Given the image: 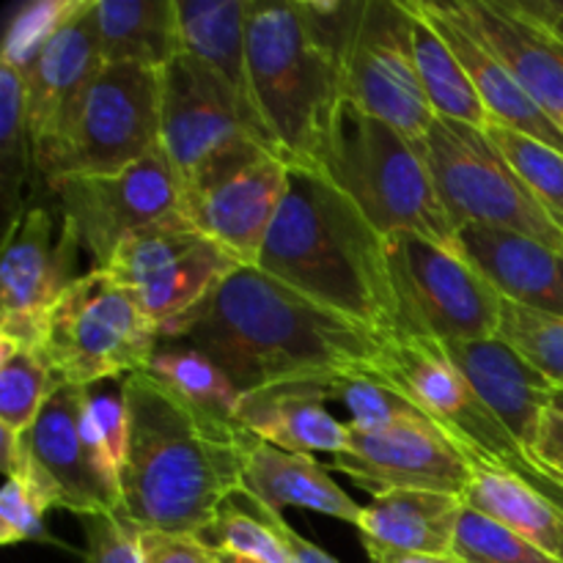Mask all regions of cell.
Returning a JSON list of instances; mask_svg holds the SVG:
<instances>
[{
    "instance_id": "42",
    "label": "cell",
    "mask_w": 563,
    "mask_h": 563,
    "mask_svg": "<svg viewBox=\"0 0 563 563\" xmlns=\"http://www.w3.org/2000/svg\"><path fill=\"white\" fill-rule=\"evenodd\" d=\"M141 553L143 563H218L203 539L159 531H141Z\"/></svg>"
},
{
    "instance_id": "22",
    "label": "cell",
    "mask_w": 563,
    "mask_h": 563,
    "mask_svg": "<svg viewBox=\"0 0 563 563\" xmlns=\"http://www.w3.org/2000/svg\"><path fill=\"white\" fill-rule=\"evenodd\" d=\"M335 383H286L242 394L236 423L253 440L291 454H341L350 443V423L324 407Z\"/></svg>"
},
{
    "instance_id": "27",
    "label": "cell",
    "mask_w": 563,
    "mask_h": 563,
    "mask_svg": "<svg viewBox=\"0 0 563 563\" xmlns=\"http://www.w3.org/2000/svg\"><path fill=\"white\" fill-rule=\"evenodd\" d=\"M104 64L165 69L185 53L176 0H97Z\"/></svg>"
},
{
    "instance_id": "1",
    "label": "cell",
    "mask_w": 563,
    "mask_h": 563,
    "mask_svg": "<svg viewBox=\"0 0 563 563\" xmlns=\"http://www.w3.org/2000/svg\"><path fill=\"white\" fill-rule=\"evenodd\" d=\"M159 341L203 352L240 394L286 383L372 377L383 335L317 306L258 267H240Z\"/></svg>"
},
{
    "instance_id": "30",
    "label": "cell",
    "mask_w": 563,
    "mask_h": 563,
    "mask_svg": "<svg viewBox=\"0 0 563 563\" xmlns=\"http://www.w3.org/2000/svg\"><path fill=\"white\" fill-rule=\"evenodd\" d=\"M176 9L185 53L212 66L247 99L251 0H176Z\"/></svg>"
},
{
    "instance_id": "21",
    "label": "cell",
    "mask_w": 563,
    "mask_h": 563,
    "mask_svg": "<svg viewBox=\"0 0 563 563\" xmlns=\"http://www.w3.org/2000/svg\"><path fill=\"white\" fill-rule=\"evenodd\" d=\"M462 256L504 300L563 319V253L531 236L487 225L460 229Z\"/></svg>"
},
{
    "instance_id": "10",
    "label": "cell",
    "mask_w": 563,
    "mask_h": 563,
    "mask_svg": "<svg viewBox=\"0 0 563 563\" xmlns=\"http://www.w3.org/2000/svg\"><path fill=\"white\" fill-rule=\"evenodd\" d=\"M372 379L388 385L416 405L465 451L473 465L515 471L520 476L531 471L526 451L484 405L440 341L418 335L388 339Z\"/></svg>"
},
{
    "instance_id": "5",
    "label": "cell",
    "mask_w": 563,
    "mask_h": 563,
    "mask_svg": "<svg viewBox=\"0 0 563 563\" xmlns=\"http://www.w3.org/2000/svg\"><path fill=\"white\" fill-rule=\"evenodd\" d=\"M313 170L339 187L383 236L410 231L462 256L460 231L440 201L423 141L344 99Z\"/></svg>"
},
{
    "instance_id": "16",
    "label": "cell",
    "mask_w": 563,
    "mask_h": 563,
    "mask_svg": "<svg viewBox=\"0 0 563 563\" xmlns=\"http://www.w3.org/2000/svg\"><path fill=\"white\" fill-rule=\"evenodd\" d=\"M333 471L372 495L423 489L462 498L476 465L438 423L418 412L383 432L350 429V443L333 456Z\"/></svg>"
},
{
    "instance_id": "28",
    "label": "cell",
    "mask_w": 563,
    "mask_h": 563,
    "mask_svg": "<svg viewBox=\"0 0 563 563\" xmlns=\"http://www.w3.org/2000/svg\"><path fill=\"white\" fill-rule=\"evenodd\" d=\"M465 506L493 517L522 539L563 563V506L526 476L500 467L476 465L462 495Z\"/></svg>"
},
{
    "instance_id": "50",
    "label": "cell",
    "mask_w": 563,
    "mask_h": 563,
    "mask_svg": "<svg viewBox=\"0 0 563 563\" xmlns=\"http://www.w3.org/2000/svg\"><path fill=\"white\" fill-rule=\"evenodd\" d=\"M559 130L563 132V115H561V119H559Z\"/></svg>"
},
{
    "instance_id": "34",
    "label": "cell",
    "mask_w": 563,
    "mask_h": 563,
    "mask_svg": "<svg viewBox=\"0 0 563 563\" xmlns=\"http://www.w3.org/2000/svg\"><path fill=\"white\" fill-rule=\"evenodd\" d=\"M203 542L214 550L218 563H295L284 539L247 504L245 495H236L220 509Z\"/></svg>"
},
{
    "instance_id": "13",
    "label": "cell",
    "mask_w": 563,
    "mask_h": 563,
    "mask_svg": "<svg viewBox=\"0 0 563 563\" xmlns=\"http://www.w3.org/2000/svg\"><path fill=\"white\" fill-rule=\"evenodd\" d=\"M82 251L102 269L132 234L185 218V187L163 148L104 176H69L49 185Z\"/></svg>"
},
{
    "instance_id": "14",
    "label": "cell",
    "mask_w": 563,
    "mask_h": 563,
    "mask_svg": "<svg viewBox=\"0 0 563 563\" xmlns=\"http://www.w3.org/2000/svg\"><path fill=\"white\" fill-rule=\"evenodd\" d=\"M344 99L416 141L427 137L438 115L418 77L407 0H363L344 53Z\"/></svg>"
},
{
    "instance_id": "26",
    "label": "cell",
    "mask_w": 563,
    "mask_h": 563,
    "mask_svg": "<svg viewBox=\"0 0 563 563\" xmlns=\"http://www.w3.org/2000/svg\"><path fill=\"white\" fill-rule=\"evenodd\" d=\"M465 500L460 495L394 489L372 495L363 506L361 531L366 550L401 553H454V539Z\"/></svg>"
},
{
    "instance_id": "23",
    "label": "cell",
    "mask_w": 563,
    "mask_h": 563,
    "mask_svg": "<svg viewBox=\"0 0 563 563\" xmlns=\"http://www.w3.org/2000/svg\"><path fill=\"white\" fill-rule=\"evenodd\" d=\"M97 0H86L80 14L66 22L25 71L27 121H31L33 146L55 124L60 113L86 91L88 82L102 71V42L97 25Z\"/></svg>"
},
{
    "instance_id": "9",
    "label": "cell",
    "mask_w": 563,
    "mask_h": 563,
    "mask_svg": "<svg viewBox=\"0 0 563 563\" xmlns=\"http://www.w3.org/2000/svg\"><path fill=\"white\" fill-rule=\"evenodd\" d=\"M434 187L454 229L515 231L563 253V225L522 185L484 130L434 119L423 137Z\"/></svg>"
},
{
    "instance_id": "35",
    "label": "cell",
    "mask_w": 563,
    "mask_h": 563,
    "mask_svg": "<svg viewBox=\"0 0 563 563\" xmlns=\"http://www.w3.org/2000/svg\"><path fill=\"white\" fill-rule=\"evenodd\" d=\"M484 135L504 154L537 201L563 225V152L498 121H489Z\"/></svg>"
},
{
    "instance_id": "20",
    "label": "cell",
    "mask_w": 563,
    "mask_h": 563,
    "mask_svg": "<svg viewBox=\"0 0 563 563\" xmlns=\"http://www.w3.org/2000/svg\"><path fill=\"white\" fill-rule=\"evenodd\" d=\"M443 346L484 405L509 429L515 443L528 456L544 412L553 407L555 385L500 335L484 341H454Z\"/></svg>"
},
{
    "instance_id": "43",
    "label": "cell",
    "mask_w": 563,
    "mask_h": 563,
    "mask_svg": "<svg viewBox=\"0 0 563 563\" xmlns=\"http://www.w3.org/2000/svg\"><path fill=\"white\" fill-rule=\"evenodd\" d=\"M528 462H531L528 473L563 482V412L559 407H550L544 412L537 440L528 451ZM528 473H522V476H528Z\"/></svg>"
},
{
    "instance_id": "48",
    "label": "cell",
    "mask_w": 563,
    "mask_h": 563,
    "mask_svg": "<svg viewBox=\"0 0 563 563\" xmlns=\"http://www.w3.org/2000/svg\"><path fill=\"white\" fill-rule=\"evenodd\" d=\"M511 3H515V0H511ZM522 14H526V11H522ZM533 20L542 22V25L563 44V16H533Z\"/></svg>"
},
{
    "instance_id": "41",
    "label": "cell",
    "mask_w": 563,
    "mask_h": 563,
    "mask_svg": "<svg viewBox=\"0 0 563 563\" xmlns=\"http://www.w3.org/2000/svg\"><path fill=\"white\" fill-rule=\"evenodd\" d=\"M86 537V563H143L141 531L119 511L77 517Z\"/></svg>"
},
{
    "instance_id": "12",
    "label": "cell",
    "mask_w": 563,
    "mask_h": 563,
    "mask_svg": "<svg viewBox=\"0 0 563 563\" xmlns=\"http://www.w3.org/2000/svg\"><path fill=\"white\" fill-rule=\"evenodd\" d=\"M242 264L187 218L152 225L119 245L104 273L157 328L201 306Z\"/></svg>"
},
{
    "instance_id": "31",
    "label": "cell",
    "mask_w": 563,
    "mask_h": 563,
    "mask_svg": "<svg viewBox=\"0 0 563 563\" xmlns=\"http://www.w3.org/2000/svg\"><path fill=\"white\" fill-rule=\"evenodd\" d=\"M412 14V53H416L418 77H421L423 93L432 104L438 119L462 121V124L487 130L489 113L478 99L471 77L462 69L460 58L449 47L438 27L416 9L412 0H407Z\"/></svg>"
},
{
    "instance_id": "29",
    "label": "cell",
    "mask_w": 563,
    "mask_h": 563,
    "mask_svg": "<svg viewBox=\"0 0 563 563\" xmlns=\"http://www.w3.org/2000/svg\"><path fill=\"white\" fill-rule=\"evenodd\" d=\"M146 374L163 383L209 432L225 440L247 438L236 423L242 394L203 352L179 341H159Z\"/></svg>"
},
{
    "instance_id": "36",
    "label": "cell",
    "mask_w": 563,
    "mask_h": 563,
    "mask_svg": "<svg viewBox=\"0 0 563 563\" xmlns=\"http://www.w3.org/2000/svg\"><path fill=\"white\" fill-rule=\"evenodd\" d=\"M500 339L515 346L533 368L544 374L555 390H563V319L531 311L504 300Z\"/></svg>"
},
{
    "instance_id": "19",
    "label": "cell",
    "mask_w": 563,
    "mask_h": 563,
    "mask_svg": "<svg viewBox=\"0 0 563 563\" xmlns=\"http://www.w3.org/2000/svg\"><path fill=\"white\" fill-rule=\"evenodd\" d=\"M438 5L465 25L559 124L563 115V44L542 22L522 14L511 0H438Z\"/></svg>"
},
{
    "instance_id": "45",
    "label": "cell",
    "mask_w": 563,
    "mask_h": 563,
    "mask_svg": "<svg viewBox=\"0 0 563 563\" xmlns=\"http://www.w3.org/2000/svg\"><path fill=\"white\" fill-rule=\"evenodd\" d=\"M372 563H462L454 553H401V550H366Z\"/></svg>"
},
{
    "instance_id": "46",
    "label": "cell",
    "mask_w": 563,
    "mask_h": 563,
    "mask_svg": "<svg viewBox=\"0 0 563 563\" xmlns=\"http://www.w3.org/2000/svg\"><path fill=\"white\" fill-rule=\"evenodd\" d=\"M528 16H563V0H515Z\"/></svg>"
},
{
    "instance_id": "17",
    "label": "cell",
    "mask_w": 563,
    "mask_h": 563,
    "mask_svg": "<svg viewBox=\"0 0 563 563\" xmlns=\"http://www.w3.org/2000/svg\"><path fill=\"white\" fill-rule=\"evenodd\" d=\"M86 385L60 383L31 429L20 434L27 467L53 498L55 509L71 515L121 511V493L99 471L86 438Z\"/></svg>"
},
{
    "instance_id": "11",
    "label": "cell",
    "mask_w": 563,
    "mask_h": 563,
    "mask_svg": "<svg viewBox=\"0 0 563 563\" xmlns=\"http://www.w3.org/2000/svg\"><path fill=\"white\" fill-rule=\"evenodd\" d=\"M388 267L405 335L440 344L498 335L504 297L465 256L399 231L388 236Z\"/></svg>"
},
{
    "instance_id": "8",
    "label": "cell",
    "mask_w": 563,
    "mask_h": 563,
    "mask_svg": "<svg viewBox=\"0 0 563 563\" xmlns=\"http://www.w3.org/2000/svg\"><path fill=\"white\" fill-rule=\"evenodd\" d=\"M159 328L104 269H88L55 302L42 352L64 383L91 385L146 372Z\"/></svg>"
},
{
    "instance_id": "37",
    "label": "cell",
    "mask_w": 563,
    "mask_h": 563,
    "mask_svg": "<svg viewBox=\"0 0 563 563\" xmlns=\"http://www.w3.org/2000/svg\"><path fill=\"white\" fill-rule=\"evenodd\" d=\"M454 555L462 563H559L493 517L465 506L456 526Z\"/></svg>"
},
{
    "instance_id": "44",
    "label": "cell",
    "mask_w": 563,
    "mask_h": 563,
    "mask_svg": "<svg viewBox=\"0 0 563 563\" xmlns=\"http://www.w3.org/2000/svg\"><path fill=\"white\" fill-rule=\"evenodd\" d=\"M247 504H251L253 509L264 517V522H267V526H273V531L284 539V544L289 548L295 563H341V561H335L330 553H324L319 544L308 542L306 537H300V533H297L295 528L284 520V515H280V511L269 509V506H264V504H256V500H251V498H247Z\"/></svg>"
},
{
    "instance_id": "15",
    "label": "cell",
    "mask_w": 563,
    "mask_h": 563,
    "mask_svg": "<svg viewBox=\"0 0 563 563\" xmlns=\"http://www.w3.org/2000/svg\"><path fill=\"white\" fill-rule=\"evenodd\" d=\"M80 240L49 207H27L5 225L0 262V339L42 350L55 302L75 284Z\"/></svg>"
},
{
    "instance_id": "7",
    "label": "cell",
    "mask_w": 563,
    "mask_h": 563,
    "mask_svg": "<svg viewBox=\"0 0 563 563\" xmlns=\"http://www.w3.org/2000/svg\"><path fill=\"white\" fill-rule=\"evenodd\" d=\"M159 148L179 176L185 196L264 154H278L251 102L212 66L187 53L163 69Z\"/></svg>"
},
{
    "instance_id": "25",
    "label": "cell",
    "mask_w": 563,
    "mask_h": 563,
    "mask_svg": "<svg viewBox=\"0 0 563 563\" xmlns=\"http://www.w3.org/2000/svg\"><path fill=\"white\" fill-rule=\"evenodd\" d=\"M412 3L454 49L462 69L467 71L473 88H476L478 99L487 108L489 121L526 132V135L563 152V132L559 130V124L522 91L520 82L500 66V60L465 25H460L454 16L445 14L438 0H412Z\"/></svg>"
},
{
    "instance_id": "32",
    "label": "cell",
    "mask_w": 563,
    "mask_h": 563,
    "mask_svg": "<svg viewBox=\"0 0 563 563\" xmlns=\"http://www.w3.org/2000/svg\"><path fill=\"white\" fill-rule=\"evenodd\" d=\"M60 383L38 346L0 339V432L31 429Z\"/></svg>"
},
{
    "instance_id": "3",
    "label": "cell",
    "mask_w": 563,
    "mask_h": 563,
    "mask_svg": "<svg viewBox=\"0 0 563 563\" xmlns=\"http://www.w3.org/2000/svg\"><path fill=\"white\" fill-rule=\"evenodd\" d=\"M258 269L383 339L405 335L390 284L388 236L319 170L291 168Z\"/></svg>"
},
{
    "instance_id": "4",
    "label": "cell",
    "mask_w": 563,
    "mask_h": 563,
    "mask_svg": "<svg viewBox=\"0 0 563 563\" xmlns=\"http://www.w3.org/2000/svg\"><path fill=\"white\" fill-rule=\"evenodd\" d=\"M247 99L275 152L313 168L344 102V66L308 25L302 0H251Z\"/></svg>"
},
{
    "instance_id": "2",
    "label": "cell",
    "mask_w": 563,
    "mask_h": 563,
    "mask_svg": "<svg viewBox=\"0 0 563 563\" xmlns=\"http://www.w3.org/2000/svg\"><path fill=\"white\" fill-rule=\"evenodd\" d=\"M126 407V462L121 511L137 531L203 539L220 509L242 493L251 434L209 432L163 383L146 372L121 379Z\"/></svg>"
},
{
    "instance_id": "18",
    "label": "cell",
    "mask_w": 563,
    "mask_h": 563,
    "mask_svg": "<svg viewBox=\"0 0 563 563\" xmlns=\"http://www.w3.org/2000/svg\"><path fill=\"white\" fill-rule=\"evenodd\" d=\"M291 165L264 154L203 190L187 192L185 218L218 242L242 267H258L275 218L286 201Z\"/></svg>"
},
{
    "instance_id": "33",
    "label": "cell",
    "mask_w": 563,
    "mask_h": 563,
    "mask_svg": "<svg viewBox=\"0 0 563 563\" xmlns=\"http://www.w3.org/2000/svg\"><path fill=\"white\" fill-rule=\"evenodd\" d=\"M33 163V135L27 121V93L20 71L0 58V185L5 220L22 212V185Z\"/></svg>"
},
{
    "instance_id": "39",
    "label": "cell",
    "mask_w": 563,
    "mask_h": 563,
    "mask_svg": "<svg viewBox=\"0 0 563 563\" xmlns=\"http://www.w3.org/2000/svg\"><path fill=\"white\" fill-rule=\"evenodd\" d=\"M82 423H86V438L97 456L99 471L121 493V471L126 462V407L121 388L93 390L91 385Z\"/></svg>"
},
{
    "instance_id": "24",
    "label": "cell",
    "mask_w": 563,
    "mask_h": 563,
    "mask_svg": "<svg viewBox=\"0 0 563 563\" xmlns=\"http://www.w3.org/2000/svg\"><path fill=\"white\" fill-rule=\"evenodd\" d=\"M275 511L308 509L361 526L363 506L352 500L313 454H291L262 440H247L242 462V493Z\"/></svg>"
},
{
    "instance_id": "40",
    "label": "cell",
    "mask_w": 563,
    "mask_h": 563,
    "mask_svg": "<svg viewBox=\"0 0 563 563\" xmlns=\"http://www.w3.org/2000/svg\"><path fill=\"white\" fill-rule=\"evenodd\" d=\"M330 399L344 401L352 416L350 429L355 432H383V429L421 412L405 396L372 377L339 379Z\"/></svg>"
},
{
    "instance_id": "47",
    "label": "cell",
    "mask_w": 563,
    "mask_h": 563,
    "mask_svg": "<svg viewBox=\"0 0 563 563\" xmlns=\"http://www.w3.org/2000/svg\"><path fill=\"white\" fill-rule=\"evenodd\" d=\"M528 482L537 484L542 493H548L550 498L555 500V504L563 506V482H555V478H548V476H537V473H528Z\"/></svg>"
},
{
    "instance_id": "6",
    "label": "cell",
    "mask_w": 563,
    "mask_h": 563,
    "mask_svg": "<svg viewBox=\"0 0 563 563\" xmlns=\"http://www.w3.org/2000/svg\"><path fill=\"white\" fill-rule=\"evenodd\" d=\"M163 69L104 64L86 91L33 146V163L53 185L69 176H104L159 148Z\"/></svg>"
},
{
    "instance_id": "38",
    "label": "cell",
    "mask_w": 563,
    "mask_h": 563,
    "mask_svg": "<svg viewBox=\"0 0 563 563\" xmlns=\"http://www.w3.org/2000/svg\"><path fill=\"white\" fill-rule=\"evenodd\" d=\"M86 0H33L22 5L9 22L0 58L9 60L16 71H25L31 60L42 53L44 44L69 20L80 14Z\"/></svg>"
},
{
    "instance_id": "49",
    "label": "cell",
    "mask_w": 563,
    "mask_h": 563,
    "mask_svg": "<svg viewBox=\"0 0 563 563\" xmlns=\"http://www.w3.org/2000/svg\"><path fill=\"white\" fill-rule=\"evenodd\" d=\"M553 407H559L563 412V390H555V399H553Z\"/></svg>"
}]
</instances>
